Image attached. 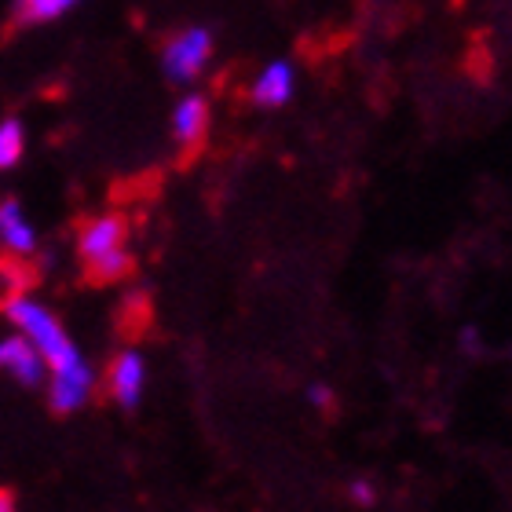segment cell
Segmentation results:
<instances>
[{"instance_id":"9","label":"cell","mask_w":512,"mask_h":512,"mask_svg":"<svg viewBox=\"0 0 512 512\" xmlns=\"http://www.w3.org/2000/svg\"><path fill=\"white\" fill-rule=\"evenodd\" d=\"M0 242L15 256H30L37 249V235H33L30 220L22 216V205L11 202V198L0 205Z\"/></svg>"},{"instance_id":"7","label":"cell","mask_w":512,"mask_h":512,"mask_svg":"<svg viewBox=\"0 0 512 512\" xmlns=\"http://www.w3.org/2000/svg\"><path fill=\"white\" fill-rule=\"evenodd\" d=\"M205 132H209V103H205V96H183L180 103H176V110H172V136H176V143L180 147H198L205 139Z\"/></svg>"},{"instance_id":"8","label":"cell","mask_w":512,"mask_h":512,"mask_svg":"<svg viewBox=\"0 0 512 512\" xmlns=\"http://www.w3.org/2000/svg\"><path fill=\"white\" fill-rule=\"evenodd\" d=\"M293 66L289 63H267L264 70H260V77L253 81V88H249V99H253L256 107H282V103H289V96H293Z\"/></svg>"},{"instance_id":"5","label":"cell","mask_w":512,"mask_h":512,"mask_svg":"<svg viewBox=\"0 0 512 512\" xmlns=\"http://www.w3.org/2000/svg\"><path fill=\"white\" fill-rule=\"evenodd\" d=\"M0 366H4V370H8L19 384L37 388L41 377H44L48 359H44L41 348H37L26 333H19V337H4V341H0Z\"/></svg>"},{"instance_id":"2","label":"cell","mask_w":512,"mask_h":512,"mask_svg":"<svg viewBox=\"0 0 512 512\" xmlns=\"http://www.w3.org/2000/svg\"><path fill=\"white\" fill-rule=\"evenodd\" d=\"M4 315H8V322L15 326V330L26 333V337L41 348V355L48 359V370H52V374L70 370L74 363H81V355H77L74 341H70L66 330L59 326V319H55L44 304H37L33 297H8Z\"/></svg>"},{"instance_id":"10","label":"cell","mask_w":512,"mask_h":512,"mask_svg":"<svg viewBox=\"0 0 512 512\" xmlns=\"http://www.w3.org/2000/svg\"><path fill=\"white\" fill-rule=\"evenodd\" d=\"M74 4L77 0H15L11 19H15V26H41V22H52L59 15H66Z\"/></svg>"},{"instance_id":"1","label":"cell","mask_w":512,"mask_h":512,"mask_svg":"<svg viewBox=\"0 0 512 512\" xmlns=\"http://www.w3.org/2000/svg\"><path fill=\"white\" fill-rule=\"evenodd\" d=\"M128 224L125 216L107 213L92 216L81 231H77V253L85 260V271L92 282H121L132 271V256L125 249Z\"/></svg>"},{"instance_id":"6","label":"cell","mask_w":512,"mask_h":512,"mask_svg":"<svg viewBox=\"0 0 512 512\" xmlns=\"http://www.w3.org/2000/svg\"><path fill=\"white\" fill-rule=\"evenodd\" d=\"M143 384H147V363L143 355L125 348V352L110 363V392L125 410H136L139 399H143Z\"/></svg>"},{"instance_id":"3","label":"cell","mask_w":512,"mask_h":512,"mask_svg":"<svg viewBox=\"0 0 512 512\" xmlns=\"http://www.w3.org/2000/svg\"><path fill=\"white\" fill-rule=\"evenodd\" d=\"M209 55H213V33L202 30V26H191V30H180L161 48V70L172 85H187L202 74Z\"/></svg>"},{"instance_id":"12","label":"cell","mask_w":512,"mask_h":512,"mask_svg":"<svg viewBox=\"0 0 512 512\" xmlns=\"http://www.w3.org/2000/svg\"><path fill=\"white\" fill-rule=\"evenodd\" d=\"M352 498H355L359 505H374V502H377L374 483H370V480H355V483H352Z\"/></svg>"},{"instance_id":"11","label":"cell","mask_w":512,"mask_h":512,"mask_svg":"<svg viewBox=\"0 0 512 512\" xmlns=\"http://www.w3.org/2000/svg\"><path fill=\"white\" fill-rule=\"evenodd\" d=\"M22 147H26L22 125L15 118H4V121H0V169H11V165H19Z\"/></svg>"},{"instance_id":"13","label":"cell","mask_w":512,"mask_h":512,"mask_svg":"<svg viewBox=\"0 0 512 512\" xmlns=\"http://www.w3.org/2000/svg\"><path fill=\"white\" fill-rule=\"evenodd\" d=\"M308 399L315 406H322V410H326V406L333 403V392L326 388V384H311V388H308Z\"/></svg>"},{"instance_id":"14","label":"cell","mask_w":512,"mask_h":512,"mask_svg":"<svg viewBox=\"0 0 512 512\" xmlns=\"http://www.w3.org/2000/svg\"><path fill=\"white\" fill-rule=\"evenodd\" d=\"M0 512H15V494H11L8 487L0 491Z\"/></svg>"},{"instance_id":"15","label":"cell","mask_w":512,"mask_h":512,"mask_svg":"<svg viewBox=\"0 0 512 512\" xmlns=\"http://www.w3.org/2000/svg\"><path fill=\"white\" fill-rule=\"evenodd\" d=\"M461 341H465V348H476V330H465L461 333Z\"/></svg>"},{"instance_id":"4","label":"cell","mask_w":512,"mask_h":512,"mask_svg":"<svg viewBox=\"0 0 512 512\" xmlns=\"http://www.w3.org/2000/svg\"><path fill=\"white\" fill-rule=\"evenodd\" d=\"M92 388H96V374H92V366L81 359V363H74L70 370L52 374V384H48V403H52L55 414H74L77 406L88 403Z\"/></svg>"}]
</instances>
